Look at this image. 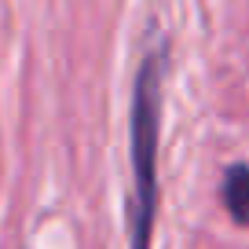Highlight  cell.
Returning <instances> with one entry per match:
<instances>
[{"mask_svg": "<svg viewBox=\"0 0 249 249\" xmlns=\"http://www.w3.org/2000/svg\"><path fill=\"white\" fill-rule=\"evenodd\" d=\"M220 202H224L227 216L238 227H249V165L234 161L224 169V179H220Z\"/></svg>", "mask_w": 249, "mask_h": 249, "instance_id": "obj_2", "label": "cell"}, {"mask_svg": "<svg viewBox=\"0 0 249 249\" xmlns=\"http://www.w3.org/2000/svg\"><path fill=\"white\" fill-rule=\"evenodd\" d=\"M169 73V37L150 30L132 85L128 143H132V202H128V249H150L158 216V143H161V103Z\"/></svg>", "mask_w": 249, "mask_h": 249, "instance_id": "obj_1", "label": "cell"}]
</instances>
